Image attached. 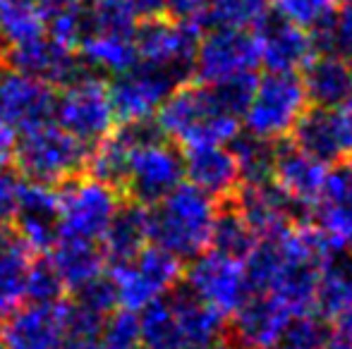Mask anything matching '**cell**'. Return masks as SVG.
<instances>
[{
    "instance_id": "6da1fadb",
    "label": "cell",
    "mask_w": 352,
    "mask_h": 349,
    "mask_svg": "<svg viewBox=\"0 0 352 349\" xmlns=\"http://www.w3.org/2000/svg\"><path fill=\"white\" fill-rule=\"evenodd\" d=\"M331 252L311 225H287L259 239L245 258L252 292L283 299L297 316H316V285Z\"/></svg>"
},
{
    "instance_id": "7a4b0ae2",
    "label": "cell",
    "mask_w": 352,
    "mask_h": 349,
    "mask_svg": "<svg viewBox=\"0 0 352 349\" xmlns=\"http://www.w3.org/2000/svg\"><path fill=\"white\" fill-rule=\"evenodd\" d=\"M245 93L206 84H177L156 112V127L182 149L230 146L240 132Z\"/></svg>"
},
{
    "instance_id": "3957f363",
    "label": "cell",
    "mask_w": 352,
    "mask_h": 349,
    "mask_svg": "<svg viewBox=\"0 0 352 349\" xmlns=\"http://www.w3.org/2000/svg\"><path fill=\"white\" fill-rule=\"evenodd\" d=\"M218 204L190 182H180L156 204L146 206L151 244L180 261H192L211 247L218 220Z\"/></svg>"
},
{
    "instance_id": "277c9868",
    "label": "cell",
    "mask_w": 352,
    "mask_h": 349,
    "mask_svg": "<svg viewBox=\"0 0 352 349\" xmlns=\"http://www.w3.org/2000/svg\"><path fill=\"white\" fill-rule=\"evenodd\" d=\"M309 108L302 80L292 72H269L252 82L240 108V125L266 144L283 141L295 132Z\"/></svg>"
},
{
    "instance_id": "5b68a950",
    "label": "cell",
    "mask_w": 352,
    "mask_h": 349,
    "mask_svg": "<svg viewBox=\"0 0 352 349\" xmlns=\"http://www.w3.org/2000/svg\"><path fill=\"white\" fill-rule=\"evenodd\" d=\"M259 65V51L250 29L211 27L197 41L192 72L199 84L247 96Z\"/></svg>"
},
{
    "instance_id": "8992f818",
    "label": "cell",
    "mask_w": 352,
    "mask_h": 349,
    "mask_svg": "<svg viewBox=\"0 0 352 349\" xmlns=\"http://www.w3.org/2000/svg\"><path fill=\"white\" fill-rule=\"evenodd\" d=\"M185 182V160L177 146L158 132L151 122H137V136L127 158L122 196L142 206L158 199Z\"/></svg>"
},
{
    "instance_id": "52a82bcc",
    "label": "cell",
    "mask_w": 352,
    "mask_h": 349,
    "mask_svg": "<svg viewBox=\"0 0 352 349\" xmlns=\"http://www.w3.org/2000/svg\"><path fill=\"white\" fill-rule=\"evenodd\" d=\"M89 151L87 144L48 120L19 132L12 158L19 173L32 182L58 186L87 170Z\"/></svg>"
},
{
    "instance_id": "ba28073f",
    "label": "cell",
    "mask_w": 352,
    "mask_h": 349,
    "mask_svg": "<svg viewBox=\"0 0 352 349\" xmlns=\"http://www.w3.org/2000/svg\"><path fill=\"white\" fill-rule=\"evenodd\" d=\"M182 261L156 244H146L137 256L111 263V285L118 309L140 313L148 304L168 297L182 280Z\"/></svg>"
},
{
    "instance_id": "9c48e42d",
    "label": "cell",
    "mask_w": 352,
    "mask_h": 349,
    "mask_svg": "<svg viewBox=\"0 0 352 349\" xmlns=\"http://www.w3.org/2000/svg\"><path fill=\"white\" fill-rule=\"evenodd\" d=\"M53 117L74 139L91 149L96 141L116 130L118 122L108 93V82L84 72L70 84L60 86V93H56Z\"/></svg>"
},
{
    "instance_id": "30bf717a",
    "label": "cell",
    "mask_w": 352,
    "mask_h": 349,
    "mask_svg": "<svg viewBox=\"0 0 352 349\" xmlns=\"http://www.w3.org/2000/svg\"><path fill=\"white\" fill-rule=\"evenodd\" d=\"M120 201V191L94 180L87 173L58 184L60 237L91 239L101 244L103 232L116 215Z\"/></svg>"
},
{
    "instance_id": "8fae6325",
    "label": "cell",
    "mask_w": 352,
    "mask_h": 349,
    "mask_svg": "<svg viewBox=\"0 0 352 349\" xmlns=\"http://www.w3.org/2000/svg\"><path fill=\"white\" fill-rule=\"evenodd\" d=\"M185 289L226 318L232 316L252 292L245 258L209 247L192 258L185 273Z\"/></svg>"
},
{
    "instance_id": "7c38bea8",
    "label": "cell",
    "mask_w": 352,
    "mask_h": 349,
    "mask_svg": "<svg viewBox=\"0 0 352 349\" xmlns=\"http://www.w3.org/2000/svg\"><path fill=\"white\" fill-rule=\"evenodd\" d=\"M197 41H199V29L192 24L163 14L146 17L137 24L135 32L137 62L156 67L180 82L192 72Z\"/></svg>"
},
{
    "instance_id": "4fadbf2b",
    "label": "cell",
    "mask_w": 352,
    "mask_h": 349,
    "mask_svg": "<svg viewBox=\"0 0 352 349\" xmlns=\"http://www.w3.org/2000/svg\"><path fill=\"white\" fill-rule=\"evenodd\" d=\"M70 335L67 302H24L0 318L3 349H63Z\"/></svg>"
},
{
    "instance_id": "5bb4252c",
    "label": "cell",
    "mask_w": 352,
    "mask_h": 349,
    "mask_svg": "<svg viewBox=\"0 0 352 349\" xmlns=\"http://www.w3.org/2000/svg\"><path fill=\"white\" fill-rule=\"evenodd\" d=\"M177 84L180 82H175L166 72L137 62L135 67L116 75V80L108 84L116 120L120 125L153 122L158 108Z\"/></svg>"
},
{
    "instance_id": "9a60e30c",
    "label": "cell",
    "mask_w": 352,
    "mask_h": 349,
    "mask_svg": "<svg viewBox=\"0 0 352 349\" xmlns=\"http://www.w3.org/2000/svg\"><path fill=\"white\" fill-rule=\"evenodd\" d=\"M329 180V163L314 158L300 146H283L274 151L269 184L283 196L290 208L311 210L319 204Z\"/></svg>"
},
{
    "instance_id": "2e32d148",
    "label": "cell",
    "mask_w": 352,
    "mask_h": 349,
    "mask_svg": "<svg viewBox=\"0 0 352 349\" xmlns=\"http://www.w3.org/2000/svg\"><path fill=\"white\" fill-rule=\"evenodd\" d=\"M235 337L240 349H276L290 333L297 316L283 299L266 292H250L235 313Z\"/></svg>"
},
{
    "instance_id": "e0dca14e",
    "label": "cell",
    "mask_w": 352,
    "mask_h": 349,
    "mask_svg": "<svg viewBox=\"0 0 352 349\" xmlns=\"http://www.w3.org/2000/svg\"><path fill=\"white\" fill-rule=\"evenodd\" d=\"M53 108L56 86L14 67H0V120L22 132L53 120Z\"/></svg>"
},
{
    "instance_id": "ac0fdd59",
    "label": "cell",
    "mask_w": 352,
    "mask_h": 349,
    "mask_svg": "<svg viewBox=\"0 0 352 349\" xmlns=\"http://www.w3.org/2000/svg\"><path fill=\"white\" fill-rule=\"evenodd\" d=\"M14 232L34 254H48L60 237V206L56 186L24 182L14 208Z\"/></svg>"
},
{
    "instance_id": "d6986e66",
    "label": "cell",
    "mask_w": 352,
    "mask_h": 349,
    "mask_svg": "<svg viewBox=\"0 0 352 349\" xmlns=\"http://www.w3.org/2000/svg\"><path fill=\"white\" fill-rule=\"evenodd\" d=\"M314 225L331 254H352V165L329 170L324 194L314 206Z\"/></svg>"
},
{
    "instance_id": "ffe728a7",
    "label": "cell",
    "mask_w": 352,
    "mask_h": 349,
    "mask_svg": "<svg viewBox=\"0 0 352 349\" xmlns=\"http://www.w3.org/2000/svg\"><path fill=\"white\" fill-rule=\"evenodd\" d=\"M259 62L269 72H292L297 75L316 56V41L307 29L285 19H264L254 32Z\"/></svg>"
},
{
    "instance_id": "44dd1931",
    "label": "cell",
    "mask_w": 352,
    "mask_h": 349,
    "mask_svg": "<svg viewBox=\"0 0 352 349\" xmlns=\"http://www.w3.org/2000/svg\"><path fill=\"white\" fill-rule=\"evenodd\" d=\"M8 65L19 72L36 77L51 86H65L79 75H84V62L77 51L53 41L48 34L41 38H34L22 46L8 48Z\"/></svg>"
},
{
    "instance_id": "7402d4cb",
    "label": "cell",
    "mask_w": 352,
    "mask_h": 349,
    "mask_svg": "<svg viewBox=\"0 0 352 349\" xmlns=\"http://www.w3.org/2000/svg\"><path fill=\"white\" fill-rule=\"evenodd\" d=\"M182 160H185V177L190 180V184L213 199L232 196L242 186V175L230 146L185 149Z\"/></svg>"
},
{
    "instance_id": "603a6c76",
    "label": "cell",
    "mask_w": 352,
    "mask_h": 349,
    "mask_svg": "<svg viewBox=\"0 0 352 349\" xmlns=\"http://www.w3.org/2000/svg\"><path fill=\"white\" fill-rule=\"evenodd\" d=\"M302 86L309 103L324 110H336L352 96V67L350 60L338 53H316L305 65Z\"/></svg>"
},
{
    "instance_id": "cb8c5ba5",
    "label": "cell",
    "mask_w": 352,
    "mask_h": 349,
    "mask_svg": "<svg viewBox=\"0 0 352 349\" xmlns=\"http://www.w3.org/2000/svg\"><path fill=\"white\" fill-rule=\"evenodd\" d=\"M46 256L53 263L56 273L60 275L67 292H74V289L106 275L108 258L101 244L91 242V239L58 237V242L53 244Z\"/></svg>"
},
{
    "instance_id": "d4e9b609",
    "label": "cell",
    "mask_w": 352,
    "mask_h": 349,
    "mask_svg": "<svg viewBox=\"0 0 352 349\" xmlns=\"http://www.w3.org/2000/svg\"><path fill=\"white\" fill-rule=\"evenodd\" d=\"M235 194V210L250 225L256 239H266L290 225V206L269 182H247Z\"/></svg>"
},
{
    "instance_id": "484cf974",
    "label": "cell",
    "mask_w": 352,
    "mask_h": 349,
    "mask_svg": "<svg viewBox=\"0 0 352 349\" xmlns=\"http://www.w3.org/2000/svg\"><path fill=\"white\" fill-rule=\"evenodd\" d=\"M146 244H151L146 206L135 204L130 199H127V204L120 201L116 215H113V220L108 223L106 232L101 237V249L106 254L108 263L130 261Z\"/></svg>"
},
{
    "instance_id": "4316f807",
    "label": "cell",
    "mask_w": 352,
    "mask_h": 349,
    "mask_svg": "<svg viewBox=\"0 0 352 349\" xmlns=\"http://www.w3.org/2000/svg\"><path fill=\"white\" fill-rule=\"evenodd\" d=\"M166 299L173 311V318H175L177 333H180L182 349L206 345V342H213L223 335L226 316L211 309L209 304H204L201 299H197L195 294L182 289V292L170 294Z\"/></svg>"
},
{
    "instance_id": "83f0119b",
    "label": "cell",
    "mask_w": 352,
    "mask_h": 349,
    "mask_svg": "<svg viewBox=\"0 0 352 349\" xmlns=\"http://www.w3.org/2000/svg\"><path fill=\"white\" fill-rule=\"evenodd\" d=\"M36 256L17 232L0 249V318L27 302L29 273Z\"/></svg>"
},
{
    "instance_id": "f1b7e54d",
    "label": "cell",
    "mask_w": 352,
    "mask_h": 349,
    "mask_svg": "<svg viewBox=\"0 0 352 349\" xmlns=\"http://www.w3.org/2000/svg\"><path fill=\"white\" fill-rule=\"evenodd\" d=\"M77 56L82 58V62L87 67L111 72V75H120V72L137 65L135 36L87 34V36L79 41Z\"/></svg>"
},
{
    "instance_id": "f546056e",
    "label": "cell",
    "mask_w": 352,
    "mask_h": 349,
    "mask_svg": "<svg viewBox=\"0 0 352 349\" xmlns=\"http://www.w3.org/2000/svg\"><path fill=\"white\" fill-rule=\"evenodd\" d=\"M46 22L48 12L41 0H0V38L8 48L41 38Z\"/></svg>"
},
{
    "instance_id": "4dcf8cb0",
    "label": "cell",
    "mask_w": 352,
    "mask_h": 349,
    "mask_svg": "<svg viewBox=\"0 0 352 349\" xmlns=\"http://www.w3.org/2000/svg\"><path fill=\"white\" fill-rule=\"evenodd\" d=\"M352 309V254L329 258L316 285V313L329 321Z\"/></svg>"
},
{
    "instance_id": "1f68e13d",
    "label": "cell",
    "mask_w": 352,
    "mask_h": 349,
    "mask_svg": "<svg viewBox=\"0 0 352 349\" xmlns=\"http://www.w3.org/2000/svg\"><path fill=\"white\" fill-rule=\"evenodd\" d=\"M292 134H295V146H300L302 151L324 160V163H331V160H338L340 156H345L331 110H324V108H316L311 112L307 110Z\"/></svg>"
},
{
    "instance_id": "d6a6232c",
    "label": "cell",
    "mask_w": 352,
    "mask_h": 349,
    "mask_svg": "<svg viewBox=\"0 0 352 349\" xmlns=\"http://www.w3.org/2000/svg\"><path fill=\"white\" fill-rule=\"evenodd\" d=\"M84 12V36L87 34H108V36H135L140 14L132 0H87Z\"/></svg>"
},
{
    "instance_id": "836d02e7",
    "label": "cell",
    "mask_w": 352,
    "mask_h": 349,
    "mask_svg": "<svg viewBox=\"0 0 352 349\" xmlns=\"http://www.w3.org/2000/svg\"><path fill=\"white\" fill-rule=\"evenodd\" d=\"M269 0H211L206 27L252 29L266 19Z\"/></svg>"
},
{
    "instance_id": "e575fe53",
    "label": "cell",
    "mask_w": 352,
    "mask_h": 349,
    "mask_svg": "<svg viewBox=\"0 0 352 349\" xmlns=\"http://www.w3.org/2000/svg\"><path fill=\"white\" fill-rule=\"evenodd\" d=\"M256 242L259 239L254 237L250 225L242 220V215L235 208L218 213L216 228H213V237H211V249L230 254V256L247 258Z\"/></svg>"
},
{
    "instance_id": "d590c367",
    "label": "cell",
    "mask_w": 352,
    "mask_h": 349,
    "mask_svg": "<svg viewBox=\"0 0 352 349\" xmlns=\"http://www.w3.org/2000/svg\"><path fill=\"white\" fill-rule=\"evenodd\" d=\"M269 5L280 19L314 32L324 29L326 22L338 12L340 0H269Z\"/></svg>"
},
{
    "instance_id": "8d00e7d4",
    "label": "cell",
    "mask_w": 352,
    "mask_h": 349,
    "mask_svg": "<svg viewBox=\"0 0 352 349\" xmlns=\"http://www.w3.org/2000/svg\"><path fill=\"white\" fill-rule=\"evenodd\" d=\"M98 349H144L140 313L116 309L103 318L96 335Z\"/></svg>"
},
{
    "instance_id": "74e56055",
    "label": "cell",
    "mask_w": 352,
    "mask_h": 349,
    "mask_svg": "<svg viewBox=\"0 0 352 349\" xmlns=\"http://www.w3.org/2000/svg\"><path fill=\"white\" fill-rule=\"evenodd\" d=\"M232 154H235L237 168L242 175V184L247 182H269L271 160H274V149L266 141H259L254 136H237L232 141Z\"/></svg>"
},
{
    "instance_id": "f35d334b",
    "label": "cell",
    "mask_w": 352,
    "mask_h": 349,
    "mask_svg": "<svg viewBox=\"0 0 352 349\" xmlns=\"http://www.w3.org/2000/svg\"><path fill=\"white\" fill-rule=\"evenodd\" d=\"M67 289L63 285L60 275L56 273L53 263L48 261V256H36L29 273V289H27V302H60L65 299Z\"/></svg>"
},
{
    "instance_id": "ab89813d",
    "label": "cell",
    "mask_w": 352,
    "mask_h": 349,
    "mask_svg": "<svg viewBox=\"0 0 352 349\" xmlns=\"http://www.w3.org/2000/svg\"><path fill=\"white\" fill-rule=\"evenodd\" d=\"M321 34V46L338 56H352V8H338V12L326 22Z\"/></svg>"
},
{
    "instance_id": "60d3db41",
    "label": "cell",
    "mask_w": 352,
    "mask_h": 349,
    "mask_svg": "<svg viewBox=\"0 0 352 349\" xmlns=\"http://www.w3.org/2000/svg\"><path fill=\"white\" fill-rule=\"evenodd\" d=\"M276 349H329L326 342V326L316 321V316L297 318L290 333Z\"/></svg>"
},
{
    "instance_id": "b9f144b4",
    "label": "cell",
    "mask_w": 352,
    "mask_h": 349,
    "mask_svg": "<svg viewBox=\"0 0 352 349\" xmlns=\"http://www.w3.org/2000/svg\"><path fill=\"white\" fill-rule=\"evenodd\" d=\"M22 177L10 163H0V225H10L17 208L19 191H22Z\"/></svg>"
},
{
    "instance_id": "7bdbcfd3",
    "label": "cell",
    "mask_w": 352,
    "mask_h": 349,
    "mask_svg": "<svg viewBox=\"0 0 352 349\" xmlns=\"http://www.w3.org/2000/svg\"><path fill=\"white\" fill-rule=\"evenodd\" d=\"M211 0H168L166 12L173 19H180L192 27H206V12H209Z\"/></svg>"
},
{
    "instance_id": "ee69618b",
    "label": "cell",
    "mask_w": 352,
    "mask_h": 349,
    "mask_svg": "<svg viewBox=\"0 0 352 349\" xmlns=\"http://www.w3.org/2000/svg\"><path fill=\"white\" fill-rule=\"evenodd\" d=\"M333 112L336 120V130H338V139L340 146H343V154H352V96L343 106H338Z\"/></svg>"
},
{
    "instance_id": "f6af8a7d",
    "label": "cell",
    "mask_w": 352,
    "mask_h": 349,
    "mask_svg": "<svg viewBox=\"0 0 352 349\" xmlns=\"http://www.w3.org/2000/svg\"><path fill=\"white\" fill-rule=\"evenodd\" d=\"M17 134L12 125H8L5 120H0V163H10L14 154V146H17Z\"/></svg>"
},
{
    "instance_id": "bcb514c9",
    "label": "cell",
    "mask_w": 352,
    "mask_h": 349,
    "mask_svg": "<svg viewBox=\"0 0 352 349\" xmlns=\"http://www.w3.org/2000/svg\"><path fill=\"white\" fill-rule=\"evenodd\" d=\"M132 5L142 17H158V14L166 12L168 0H132Z\"/></svg>"
},
{
    "instance_id": "7dc6e473",
    "label": "cell",
    "mask_w": 352,
    "mask_h": 349,
    "mask_svg": "<svg viewBox=\"0 0 352 349\" xmlns=\"http://www.w3.org/2000/svg\"><path fill=\"white\" fill-rule=\"evenodd\" d=\"M63 349H98L96 337H84V335H67Z\"/></svg>"
},
{
    "instance_id": "c3c4849f",
    "label": "cell",
    "mask_w": 352,
    "mask_h": 349,
    "mask_svg": "<svg viewBox=\"0 0 352 349\" xmlns=\"http://www.w3.org/2000/svg\"><path fill=\"white\" fill-rule=\"evenodd\" d=\"M87 0H41L43 10L46 12H58V10H72V8H82Z\"/></svg>"
},
{
    "instance_id": "681fc988",
    "label": "cell",
    "mask_w": 352,
    "mask_h": 349,
    "mask_svg": "<svg viewBox=\"0 0 352 349\" xmlns=\"http://www.w3.org/2000/svg\"><path fill=\"white\" fill-rule=\"evenodd\" d=\"M190 349H240V347L223 340V337H218V340H213V342H206V345H199V347H190Z\"/></svg>"
},
{
    "instance_id": "f907efd6",
    "label": "cell",
    "mask_w": 352,
    "mask_h": 349,
    "mask_svg": "<svg viewBox=\"0 0 352 349\" xmlns=\"http://www.w3.org/2000/svg\"><path fill=\"white\" fill-rule=\"evenodd\" d=\"M12 232H14V230L10 228V225H0V249H3L5 242H8V239L12 237Z\"/></svg>"
},
{
    "instance_id": "816d5d0a",
    "label": "cell",
    "mask_w": 352,
    "mask_h": 349,
    "mask_svg": "<svg viewBox=\"0 0 352 349\" xmlns=\"http://www.w3.org/2000/svg\"><path fill=\"white\" fill-rule=\"evenodd\" d=\"M8 65V46H5V41L0 38V67Z\"/></svg>"
},
{
    "instance_id": "f5cc1de1",
    "label": "cell",
    "mask_w": 352,
    "mask_h": 349,
    "mask_svg": "<svg viewBox=\"0 0 352 349\" xmlns=\"http://www.w3.org/2000/svg\"><path fill=\"white\" fill-rule=\"evenodd\" d=\"M345 3H348V5H350V8H352V0H345Z\"/></svg>"
},
{
    "instance_id": "db71d44e",
    "label": "cell",
    "mask_w": 352,
    "mask_h": 349,
    "mask_svg": "<svg viewBox=\"0 0 352 349\" xmlns=\"http://www.w3.org/2000/svg\"><path fill=\"white\" fill-rule=\"evenodd\" d=\"M350 67H352V56H350Z\"/></svg>"
},
{
    "instance_id": "11a10c76",
    "label": "cell",
    "mask_w": 352,
    "mask_h": 349,
    "mask_svg": "<svg viewBox=\"0 0 352 349\" xmlns=\"http://www.w3.org/2000/svg\"><path fill=\"white\" fill-rule=\"evenodd\" d=\"M0 349H3V345H0Z\"/></svg>"
}]
</instances>
